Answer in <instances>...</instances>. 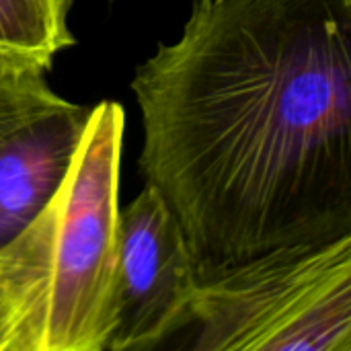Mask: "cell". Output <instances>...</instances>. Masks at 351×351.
Segmentation results:
<instances>
[{"mask_svg":"<svg viewBox=\"0 0 351 351\" xmlns=\"http://www.w3.org/2000/svg\"><path fill=\"white\" fill-rule=\"evenodd\" d=\"M195 351H351V230L199 282Z\"/></svg>","mask_w":351,"mask_h":351,"instance_id":"3957f363","label":"cell"},{"mask_svg":"<svg viewBox=\"0 0 351 351\" xmlns=\"http://www.w3.org/2000/svg\"><path fill=\"white\" fill-rule=\"evenodd\" d=\"M123 128L95 105L58 195L0 249V351H107Z\"/></svg>","mask_w":351,"mask_h":351,"instance_id":"7a4b0ae2","label":"cell"},{"mask_svg":"<svg viewBox=\"0 0 351 351\" xmlns=\"http://www.w3.org/2000/svg\"><path fill=\"white\" fill-rule=\"evenodd\" d=\"M197 290V263L175 212L144 185L117 218L107 351L150 350L193 325Z\"/></svg>","mask_w":351,"mask_h":351,"instance_id":"5b68a950","label":"cell"},{"mask_svg":"<svg viewBox=\"0 0 351 351\" xmlns=\"http://www.w3.org/2000/svg\"><path fill=\"white\" fill-rule=\"evenodd\" d=\"M47 70L37 60L0 53V249L58 195L93 113L53 93Z\"/></svg>","mask_w":351,"mask_h":351,"instance_id":"277c9868","label":"cell"},{"mask_svg":"<svg viewBox=\"0 0 351 351\" xmlns=\"http://www.w3.org/2000/svg\"><path fill=\"white\" fill-rule=\"evenodd\" d=\"M72 0H0V53L51 68L58 51L74 43L68 27Z\"/></svg>","mask_w":351,"mask_h":351,"instance_id":"8992f818","label":"cell"},{"mask_svg":"<svg viewBox=\"0 0 351 351\" xmlns=\"http://www.w3.org/2000/svg\"><path fill=\"white\" fill-rule=\"evenodd\" d=\"M132 90L199 282L351 230V0H195Z\"/></svg>","mask_w":351,"mask_h":351,"instance_id":"6da1fadb","label":"cell"}]
</instances>
